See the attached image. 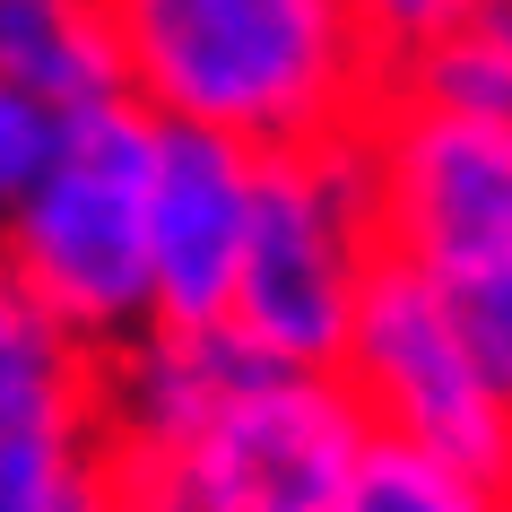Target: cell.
Here are the masks:
<instances>
[{
    "label": "cell",
    "instance_id": "1",
    "mask_svg": "<svg viewBox=\"0 0 512 512\" xmlns=\"http://www.w3.org/2000/svg\"><path fill=\"white\" fill-rule=\"evenodd\" d=\"M105 18L139 105L243 148L348 139L391 79L356 0H105Z\"/></svg>",
    "mask_w": 512,
    "mask_h": 512
},
{
    "label": "cell",
    "instance_id": "2",
    "mask_svg": "<svg viewBox=\"0 0 512 512\" xmlns=\"http://www.w3.org/2000/svg\"><path fill=\"white\" fill-rule=\"evenodd\" d=\"M148 139L157 113L139 96L61 113L35 183L0 217V270L79 348L148 330Z\"/></svg>",
    "mask_w": 512,
    "mask_h": 512
},
{
    "label": "cell",
    "instance_id": "3",
    "mask_svg": "<svg viewBox=\"0 0 512 512\" xmlns=\"http://www.w3.org/2000/svg\"><path fill=\"white\" fill-rule=\"evenodd\" d=\"M365 434L374 417L339 374L278 365L165 452L105 443L113 512H330Z\"/></svg>",
    "mask_w": 512,
    "mask_h": 512
},
{
    "label": "cell",
    "instance_id": "4",
    "mask_svg": "<svg viewBox=\"0 0 512 512\" xmlns=\"http://www.w3.org/2000/svg\"><path fill=\"white\" fill-rule=\"evenodd\" d=\"M374 252L382 235H374L365 139L348 131V139H313V148H261L252 235H243V278L226 322L270 365L330 374Z\"/></svg>",
    "mask_w": 512,
    "mask_h": 512
},
{
    "label": "cell",
    "instance_id": "5",
    "mask_svg": "<svg viewBox=\"0 0 512 512\" xmlns=\"http://www.w3.org/2000/svg\"><path fill=\"white\" fill-rule=\"evenodd\" d=\"M330 374L356 391V408L382 434H408V443H426L443 460H469V469L504 460L512 391L469 348L452 287L391 261V252H374V270L356 287V313H348V339H339Z\"/></svg>",
    "mask_w": 512,
    "mask_h": 512
},
{
    "label": "cell",
    "instance_id": "6",
    "mask_svg": "<svg viewBox=\"0 0 512 512\" xmlns=\"http://www.w3.org/2000/svg\"><path fill=\"white\" fill-rule=\"evenodd\" d=\"M356 139L374 174V235L391 261L460 287L512 252V131L382 87Z\"/></svg>",
    "mask_w": 512,
    "mask_h": 512
},
{
    "label": "cell",
    "instance_id": "7",
    "mask_svg": "<svg viewBox=\"0 0 512 512\" xmlns=\"http://www.w3.org/2000/svg\"><path fill=\"white\" fill-rule=\"evenodd\" d=\"M0 512H113L96 348L0 270Z\"/></svg>",
    "mask_w": 512,
    "mask_h": 512
},
{
    "label": "cell",
    "instance_id": "8",
    "mask_svg": "<svg viewBox=\"0 0 512 512\" xmlns=\"http://www.w3.org/2000/svg\"><path fill=\"white\" fill-rule=\"evenodd\" d=\"M261 148L209 122H165L148 139V322H226L252 235Z\"/></svg>",
    "mask_w": 512,
    "mask_h": 512
},
{
    "label": "cell",
    "instance_id": "9",
    "mask_svg": "<svg viewBox=\"0 0 512 512\" xmlns=\"http://www.w3.org/2000/svg\"><path fill=\"white\" fill-rule=\"evenodd\" d=\"M261 374H278V365L235 322H148L96 348V426H105V443L165 452V443L200 434Z\"/></svg>",
    "mask_w": 512,
    "mask_h": 512
},
{
    "label": "cell",
    "instance_id": "10",
    "mask_svg": "<svg viewBox=\"0 0 512 512\" xmlns=\"http://www.w3.org/2000/svg\"><path fill=\"white\" fill-rule=\"evenodd\" d=\"M0 79L53 113L131 96L105 0H0Z\"/></svg>",
    "mask_w": 512,
    "mask_h": 512
},
{
    "label": "cell",
    "instance_id": "11",
    "mask_svg": "<svg viewBox=\"0 0 512 512\" xmlns=\"http://www.w3.org/2000/svg\"><path fill=\"white\" fill-rule=\"evenodd\" d=\"M330 512H504V486H495V469L443 460L426 443H408V434L374 426Z\"/></svg>",
    "mask_w": 512,
    "mask_h": 512
},
{
    "label": "cell",
    "instance_id": "12",
    "mask_svg": "<svg viewBox=\"0 0 512 512\" xmlns=\"http://www.w3.org/2000/svg\"><path fill=\"white\" fill-rule=\"evenodd\" d=\"M382 87H400L417 105H443L460 122L512 131V44L486 35V27H452V35H434V44H417L408 61H391Z\"/></svg>",
    "mask_w": 512,
    "mask_h": 512
},
{
    "label": "cell",
    "instance_id": "13",
    "mask_svg": "<svg viewBox=\"0 0 512 512\" xmlns=\"http://www.w3.org/2000/svg\"><path fill=\"white\" fill-rule=\"evenodd\" d=\"M452 304H460V330H469V348L486 356V374L512 391V252H504V261H486L478 278H460Z\"/></svg>",
    "mask_w": 512,
    "mask_h": 512
},
{
    "label": "cell",
    "instance_id": "14",
    "mask_svg": "<svg viewBox=\"0 0 512 512\" xmlns=\"http://www.w3.org/2000/svg\"><path fill=\"white\" fill-rule=\"evenodd\" d=\"M356 18H365V35H374L382 70L391 61H408L417 44H434V35H452L478 18V0H356Z\"/></svg>",
    "mask_w": 512,
    "mask_h": 512
},
{
    "label": "cell",
    "instance_id": "15",
    "mask_svg": "<svg viewBox=\"0 0 512 512\" xmlns=\"http://www.w3.org/2000/svg\"><path fill=\"white\" fill-rule=\"evenodd\" d=\"M53 105H35L27 87L0 79V217L18 209V191L35 183V165H44V148H53Z\"/></svg>",
    "mask_w": 512,
    "mask_h": 512
},
{
    "label": "cell",
    "instance_id": "16",
    "mask_svg": "<svg viewBox=\"0 0 512 512\" xmlns=\"http://www.w3.org/2000/svg\"><path fill=\"white\" fill-rule=\"evenodd\" d=\"M469 27H486V35H504V44H512V0H478V18H469Z\"/></svg>",
    "mask_w": 512,
    "mask_h": 512
},
{
    "label": "cell",
    "instance_id": "17",
    "mask_svg": "<svg viewBox=\"0 0 512 512\" xmlns=\"http://www.w3.org/2000/svg\"><path fill=\"white\" fill-rule=\"evenodd\" d=\"M495 486H504V512H512V434H504V460H495Z\"/></svg>",
    "mask_w": 512,
    "mask_h": 512
}]
</instances>
